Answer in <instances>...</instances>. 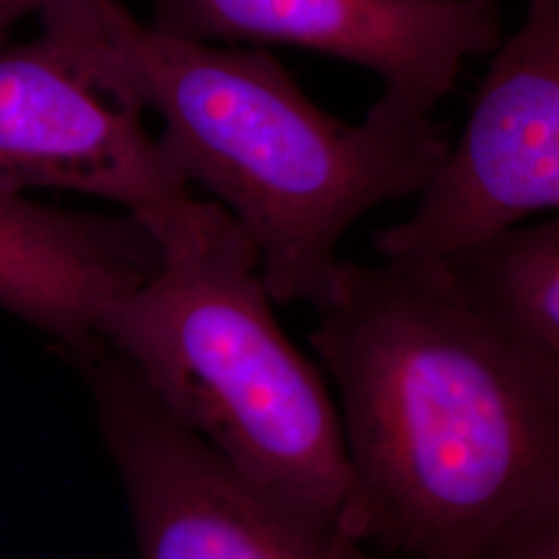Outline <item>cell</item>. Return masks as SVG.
<instances>
[{"label":"cell","mask_w":559,"mask_h":559,"mask_svg":"<svg viewBox=\"0 0 559 559\" xmlns=\"http://www.w3.org/2000/svg\"><path fill=\"white\" fill-rule=\"evenodd\" d=\"M152 25L182 38L295 46L373 71L383 100L431 115L464 60L500 46L493 0H150Z\"/></svg>","instance_id":"7"},{"label":"cell","mask_w":559,"mask_h":559,"mask_svg":"<svg viewBox=\"0 0 559 559\" xmlns=\"http://www.w3.org/2000/svg\"><path fill=\"white\" fill-rule=\"evenodd\" d=\"M57 0H0V36L15 25L21 17L38 13L55 4Z\"/></svg>","instance_id":"11"},{"label":"cell","mask_w":559,"mask_h":559,"mask_svg":"<svg viewBox=\"0 0 559 559\" xmlns=\"http://www.w3.org/2000/svg\"><path fill=\"white\" fill-rule=\"evenodd\" d=\"M160 251L102 344L240 475L371 543L332 388L282 330L251 240L230 218Z\"/></svg>","instance_id":"3"},{"label":"cell","mask_w":559,"mask_h":559,"mask_svg":"<svg viewBox=\"0 0 559 559\" xmlns=\"http://www.w3.org/2000/svg\"><path fill=\"white\" fill-rule=\"evenodd\" d=\"M443 261L468 302L559 388V212Z\"/></svg>","instance_id":"9"},{"label":"cell","mask_w":559,"mask_h":559,"mask_svg":"<svg viewBox=\"0 0 559 559\" xmlns=\"http://www.w3.org/2000/svg\"><path fill=\"white\" fill-rule=\"evenodd\" d=\"M496 50L417 210L376 235L381 260H445L533 214H558L559 0H528Z\"/></svg>","instance_id":"6"},{"label":"cell","mask_w":559,"mask_h":559,"mask_svg":"<svg viewBox=\"0 0 559 559\" xmlns=\"http://www.w3.org/2000/svg\"><path fill=\"white\" fill-rule=\"evenodd\" d=\"M483 559H559V466L503 526Z\"/></svg>","instance_id":"10"},{"label":"cell","mask_w":559,"mask_h":559,"mask_svg":"<svg viewBox=\"0 0 559 559\" xmlns=\"http://www.w3.org/2000/svg\"><path fill=\"white\" fill-rule=\"evenodd\" d=\"M73 365L127 501L135 559H404L240 475L102 342Z\"/></svg>","instance_id":"4"},{"label":"cell","mask_w":559,"mask_h":559,"mask_svg":"<svg viewBox=\"0 0 559 559\" xmlns=\"http://www.w3.org/2000/svg\"><path fill=\"white\" fill-rule=\"evenodd\" d=\"M0 185L112 201L166 247L221 222L143 124V110L55 32L0 48Z\"/></svg>","instance_id":"5"},{"label":"cell","mask_w":559,"mask_h":559,"mask_svg":"<svg viewBox=\"0 0 559 559\" xmlns=\"http://www.w3.org/2000/svg\"><path fill=\"white\" fill-rule=\"evenodd\" d=\"M40 20L160 119L164 152L239 224L280 305L318 307L350 226L419 195L452 143L431 115L383 98L359 124L334 119L267 50L182 38L119 0H57Z\"/></svg>","instance_id":"2"},{"label":"cell","mask_w":559,"mask_h":559,"mask_svg":"<svg viewBox=\"0 0 559 559\" xmlns=\"http://www.w3.org/2000/svg\"><path fill=\"white\" fill-rule=\"evenodd\" d=\"M316 311L309 344L371 543L404 559H483L559 466V388L443 260H342Z\"/></svg>","instance_id":"1"},{"label":"cell","mask_w":559,"mask_h":559,"mask_svg":"<svg viewBox=\"0 0 559 559\" xmlns=\"http://www.w3.org/2000/svg\"><path fill=\"white\" fill-rule=\"evenodd\" d=\"M162 260L133 216L57 210L0 185V311L40 330L75 362L98 342L102 316Z\"/></svg>","instance_id":"8"}]
</instances>
